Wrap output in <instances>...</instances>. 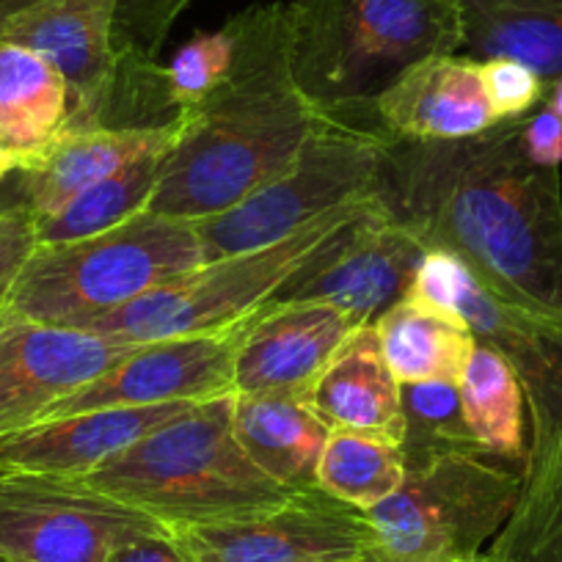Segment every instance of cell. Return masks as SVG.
I'll return each mask as SVG.
<instances>
[{"instance_id": "obj_2", "label": "cell", "mask_w": 562, "mask_h": 562, "mask_svg": "<svg viewBox=\"0 0 562 562\" xmlns=\"http://www.w3.org/2000/svg\"><path fill=\"white\" fill-rule=\"evenodd\" d=\"M232 64L196 108L180 113L149 213L199 221L224 213L288 171L326 116L293 72L288 3L251 7L226 23Z\"/></svg>"}, {"instance_id": "obj_39", "label": "cell", "mask_w": 562, "mask_h": 562, "mask_svg": "<svg viewBox=\"0 0 562 562\" xmlns=\"http://www.w3.org/2000/svg\"><path fill=\"white\" fill-rule=\"evenodd\" d=\"M7 182H3V186H7ZM3 186H0V213H3V210H7V207H12V204L25 202V199H23V186H20V175H18V180L12 182V188H9L7 193H3Z\"/></svg>"}, {"instance_id": "obj_27", "label": "cell", "mask_w": 562, "mask_h": 562, "mask_svg": "<svg viewBox=\"0 0 562 562\" xmlns=\"http://www.w3.org/2000/svg\"><path fill=\"white\" fill-rule=\"evenodd\" d=\"M166 155L169 149L133 160L116 175L105 177L102 182L69 199L61 210L36 221V243L47 246V243L80 240V237L100 235V232L113 229L133 215L144 213L160 182Z\"/></svg>"}, {"instance_id": "obj_19", "label": "cell", "mask_w": 562, "mask_h": 562, "mask_svg": "<svg viewBox=\"0 0 562 562\" xmlns=\"http://www.w3.org/2000/svg\"><path fill=\"white\" fill-rule=\"evenodd\" d=\"M182 119L158 127H89L64 133L50 149L20 171L23 199L34 221L61 210L69 199L116 175L149 153L171 149L180 138Z\"/></svg>"}, {"instance_id": "obj_31", "label": "cell", "mask_w": 562, "mask_h": 562, "mask_svg": "<svg viewBox=\"0 0 562 562\" xmlns=\"http://www.w3.org/2000/svg\"><path fill=\"white\" fill-rule=\"evenodd\" d=\"M188 3L191 0H119L111 25L116 69L155 67L171 23Z\"/></svg>"}, {"instance_id": "obj_30", "label": "cell", "mask_w": 562, "mask_h": 562, "mask_svg": "<svg viewBox=\"0 0 562 562\" xmlns=\"http://www.w3.org/2000/svg\"><path fill=\"white\" fill-rule=\"evenodd\" d=\"M232 64V34L229 29L196 34L180 47L164 69L166 91L177 116L196 108L215 86L226 78Z\"/></svg>"}, {"instance_id": "obj_21", "label": "cell", "mask_w": 562, "mask_h": 562, "mask_svg": "<svg viewBox=\"0 0 562 562\" xmlns=\"http://www.w3.org/2000/svg\"><path fill=\"white\" fill-rule=\"evenodd\" d=\"M232 428L254 467L281 488L293 494L317 488V461L331 428L310 400L235 392Z\"/></svg>"}, {"instance_id": "obj_8", "label": "cell", "mask_w": 562, "mask_h": 562, "mask_svg": "<svg viewBox=\"0 0 562 562\" xmlns=\"http://www.w3.org/2000/svg\"><path fill=\"white\" fill-rule=\"evenodd\" d=\"M389 138L326 113L288 171L224 213L193 221L204 262L270 246L342 204L372 196Z\"/></svg>"}, {"instance_id": "obj_35", "label": "cell", "mask_w": 562, "mask_h": 562, "mask_svg": "<svg viewBox=\"0 0 562 562\" xmlns=\"http://www.w3.org/2000/svg\"><path fill=\"white\" fill-rule=\"evenodd\" d=\"M108 562H193L186 546L180 543L175 532L164 529V532L138 535V538L127 540L119 546Z\"/></svg>"}, {"instance_id": "obj_14", "label": "cell", "mask_w": 562, "mask_h": 562, "mask_svg": "<svg viewBox=\"0 0 562 562\" xmlns=\"http://www.w3.org/2000/svg\"><path fill=\"white\" fill-rule=\"evenodd\" d=\"M130 348L83 328L0 312V436L40 422L53 403L94 381Z\"/></svg>"}, {"instance_id": "obj_3", "label": "cell", "mask_w": 562, "mask_h": 562, "mask_svg": "<svg viewBox=\"0 0 562 562\" xmlns=\"http://www.w3.org/2000/svg\"><path fill=\"white\" fill-rule=\"evenodd\" d=\"M235 392L191 405L86 474L91 488L169 532L265 513L293 491L259 472L232 428Z\"/></svg>"}, {"instance_id": "obj_11", "label": "cell", "mask_w": 562, "mask_h": 562, "mask_svg": "<svg viewBox=\"0 0 562 562\" xmlns=\"http://www.w3.org/2000/svg\"><path fill=\"white\" fill-rule=\"evenodd\" d=\"M251 317L207 334L133 345L94 381L47 408L42 419L97 408L204 403L235 392V359Z\"/></svg>"}, {"instance_id": "obj_22", "label": "cell", "mask_w": 562, "mask_h": 562, "mask_svg": "<svg viewBox=\"0 0 562 562\" xmlns=\"http://www.w3.org/2000/svg\"><path fill=\"white\" fill-rule=\"evenodd\" d=\"M67 124L64 75L31 47L0 42V144L18 153L29 169L67 133Z\"/></svg>"}, {"instance_id": "obj_5", "label": "cell", "mask_w": 562, "mask_h": 562, "mask_svg": "<svg viewBox=\"0 0 562 562\" xmlns=\"http://www.w3.org/2000/svg\"><path fill=\"white\" fill-rule=\"evenodd\" d=\"M202 262L193 221L144 210L100 235L36 246L3 312L80 328Z\"/></svg>"}, {"instance_id": "obj_40", "label": "cell", "mask_w": 562, "mask_h": 562, "mask_svg": "<svg viewBox=\"0 0 562 562\" xmlns=\"http://www.w3.org/2000/svg\"><path fill=\"white\" fill-rule=\"evenodd\" d=\"M356 562H392V560H389V557H386V554H383V551H381V549H378V546H375V543H372V546H370V549H367V551H364V554H361V557H359V560H356Z\"/></svg>"}, {"instance_id": "obj_25", "label": "cell", "mask_w": 562, "mask_h": 562, "mask_svg": "<svg viewBox=\"0 0 562 562\" xmlns=\"http://www.w3.org/2000/svg\"><path fill=\"white\" fill-rule=\"evenodd\" d=\"M488 554L496 562H562V441L527 445L521 494Z\"/></svg>"}, {"instance_id": "obj_16", "label": "cell", "mask_w": 562, "mask_h": 562, "mask_svg": "<svg viewBox=\"0 0 562 562\" xmlns=\"http://www.w3.org/2000/svg\"><path fill=\"white\" fill-rule=\"evenodd\" d=\"M350 328L353 323L328 304H265L243 334L235 392L306 397Z\"/></svg>"}, {"instance_id": "obj_24", "label": "cell", "mask_w": 562, "mask_h": 562, "mask_svg": "<svg viewBox=\"0 0 562 562\" xmlns=\"http://www.w3.org/2000/svg\"><path fill=\"white\" fill-rule=\"evenodd\" d=\"M383 359L397 383H461L477 345L461 317L403 299L375 323Z\"/></svg>"}, {"instance_id": "obj_26", "label": "cell", "mask_w": 562, "mask_h": 562, "mask_svg": "<svg viewBox=\"0 0 562 562\" xmlns=\"http://www.w3.org/2000/svg\"><path fill=\"white\" fill-rule=\"evenodd\" d=\"M458 392L474 441L507 461H527V400L505 356L483 342L474 345Z\"/></svg>"}, {"instance_id": "obj_20", "label": "cell", "mask_w": 562, "mask_h": 562, "mask_svg": "<svg viewBox=\"0 0 562 562\" xmlns=\"http://www.w3.org/2000/svg\"><path fill=\"white\" fill-rule=\"evenodd\" d=\"M306 400L331 430H353L403 445L400 383L383 359L375 326L350 328Z\"/></svg>"}, {"instance_id": "obj_36", "label": "cell", "mask_w": 562, "mask_h": 562, "mask_svg": "<svg viewBox=\"0 0 562 562\" xmlns=\"http://www.w3.org/2000/svg\"><path fill=\"white\" fill-rule=\"evenodd\" d=\"M42 0H0V31L7 29L12 20H18L20 14L31 12L34 7H40Z\"/></svg>"}, {"instance_id": "obj_4", "label": "cell", "mask_w": 562, "mask_h": 562, "mask_svg": "<svg viewBox=\"0 0 562 562\" xmlns=\"http://www.w3.org/2000/svg\"><path fill=\"white\" fill-rule=\"evenodd\" d=\"M293 72L317 111L372 108L403 72L463 45L461 0H293Z\"/></svg>"}, {"instance_id": "obj_37", "label": "cell", "mask_w": 562, "mask_h": 562, "mask_svg": "<svg viewBox=\"0 0 562 562\" xmlns=\"http://www.w3.org/2000/svg\"><path fill=\"white\" fill-rule=\"evenodd\" d=\"M23 169H25L23 158H20L18 153H12L9 147H3V144H0V186H3L7 180H12V177L20 175Z\"/></svg>"}, {"instance_id": "obj_10", "label": "cell", "mask_w": 562, "mask_h": 562, "mask_svg": "<svg viewBox=\"0 0 562 562\" xmlns=\"http://www.w3.org/2000/svg\"><path fill=\"white\" fill-rule=\"evenodd\" d=\"M149 518L78 477L0 474V562H108Z\"/></svg>"}, {"instance_id": "obj_38", "label": "cell", "mask_w": 562, "mask_h": 562, "mask_svg": "<svg viewBox=\"0 0 562 562\" xmlns=\"http://www.w3.org/2000/svg\"><path fill=\"white\" fill-rule=\"evenodd\" d=\"M546 108H549V111H554L557 116L562 119V75L546 86Z\"/></svg>"}, {"instance_id": "obj_7", "label": "cell", "mask_w": 562, "mask_h": 562, "mask_svg": "<svg viewBox=\"0 0 562 562\" xmlns=\"http://www.w3.org/2000/svg\"><path fill=\"white\" fill-rule=\"evenodd\" d=\"M524 463L483 447L405 463L400 488L367 510L392 562H469L499 535L521 494Z\"/></svg>"}, {"instance_id": "obj_9", "label": "cell", "mask_w": 562, "mask_h": 562, "mask_svg": "<svg viewBox=\"0 0 562 562\" xmlns=\"http://www.w3.org/2000/svg\"><path fill=\"white\" fill-rule=\"evenodd\" d=\"M405 299L461 317L477 342L505 356L527 400L529 445L562 441V317L510 304L447 251L425 254Z\"/></svg>"}, {"instance_id": "obj_32", "label": "cell", "mask_w": 562, "mask_h": 562, "mask_svg": "<svg viewBox=\"0 0 562 562\" xmlns=\"http://www.w3.org/2000/svg\"><path fill=\"white\" fill-rule=\"evenodd\" d=\"M480 72H483L485 94L499 122L527 116L543 100L546 86H549L535 69L513 58H485L480 61Z\"/></svg>"}, {"instance_id": "obj_28", "label": "cell", "mask_w": 562, "mask_h": 562, "mask_svg": "<svg viewBox=\"0 0 562 562\" xmlns=\"http://www.w3.org/2000/svg\"><path fill=\"white\" fill-rule=\"evenodd\" d=\"M403 477L400 445L353 430H331L317 461V488L361 513L389 499Z\"/></svg>"}, {"instance_id": "obj_17", "label": "cell", "mask_w": 562, "mask_h": 562, "mask_svg": "<svg viewBox=\"0 0 562 562\" xmlns=\"http://www.w3.org/2000/svg\"><path fill=\"white\" fill-rule=\"evenodd\" d=\"M196 403L97 408L40 419L0 436V474L86 477L140 436Z\"/></svg>"}, {"instance_id": "obj_12", "label": "cell", "mask_w": 562, "mask_h": 562, "mask_svg": "<svg viewBox=\"0 0 562 562\" xmlns=\"http://www.w3.org/2000/svg\"><path fill=\"white\" fill-rule=\"evenodd\" d=\"M175 535L193 562H356L375 543L367 513L321 488L265 513Z\"/></svg>"}, {"instance_id": "obj_6", "label": "cell", "mask_w": 562, "mask_h": 562, "mask_svg": "<svg viewBox=\"0 0 562 562\" xmlns=\"http://www.w3.org/2000/svg\"><path fill=\"white\" fill-rule=\"evenodd\" d=\"M372 207L375 193L342 204L270 246L202 262L144 293L133 304L91 317L80 328L119 342L144 345L235 326L270 304L295 273L339 246Z\"/></svg>"}, {"instance_id": "obj_23", "label": "cell", "mask_w": 562, "mask_h": 562, "mask_svg": "<svg viewBox=\"0 0 562 562\" xmlns=\"http://www.w3.org/2000/svg\"><path fill=\"white\" fill-rule=\"evenodd\" d=\"M461 56L513 58L546 83L562 75V0H461Z\"/></svg>"}, {"instance_id": "obj_34", "label": "cell", "mask_w": 562, "mask_h": 562, "mask_svg": "<svg viewBox=\"0 0 562 562\" xmlns=\"http://www.w3.org/2000/svg\"><path fill=\"white\" fill-rule=\"evenodd\" d=\"M524 149L529 160L546 169L562 166V119L543 108L535 116H524Z\"/></svg>"}, {"instance_id": "obj_1", "label": "cell", "mask_w": 562, "mask_h": 562, "mask_svg": "<svg viewBox=\"0 0 562 562\" xmlns=\"http://www.w3.org/2000/svg\"><path fill=\"white\" fill-rule=\"evenodd\" d=\"M381 207L505 301L562 317L560 169L529 160L524 116L456 140L389 138Z\"/></svg>"}, {"instance_id": "obj_15", "label": "cell", "mask_w": 562, "mask_h": 562, "mask_svg": "<svg viewBox=\"0 0 562 562\" xmlns=\"http://www.w3.org/2000/svg\"><path fill=\"white\" fill-rule=\"evenodd\" d=\"M119 0H42L0 31V42H14L45 56L69 86L72 130L102 127L111 108L116 61L111 25Z\"/></svg>"}, {"instance_id": "obj_29", "label": "cell", "mask_w": 562, "mask_h": 562, "mask_svg": "<svg viewBox=\"0 0 562 562\" xmlns=\"http://www.w3.org/2000/svg\"><path fill=\"white\" fill-rule=\"evenodd\" d=\"M400 400L405 422L400 450L405 463L480 447L463 416L458 383H403Z\"/></svg>"}, {"instance_id": "obj_33", "label": "cell", "mask_w": 562, "mask_h": 562, "mask_svg": "<svg viewBox=\"0 0 562 562\" xmlns=\"http://www.w3.org/2000/svg\"><path fill=\"white\" fill-rule=\"evenodd\" d=\"M36 221L29 204L18 202L0 213V312L7 306L14 281L23 273L25 262L34 254Z\"/></svg>"}, {"instance_id": "obj_18", "label": "cell", "mask_w": 562, "mask_h": 562, "mask_svg": "<svg viewBox=\"0 0 562 562\" xmlns=\"http://www.w3.org/2000/svg\"><path fill=\"white\" fill-rule=\"evenodd\" d=\"M372 111L383 133L405 140L472 138L499 122L485 94L480 61L461 53L411 67L372 102Z\"/></svg>"}, {"instance_id": "obj_13", "label": "cell", "mask_w": 562, "mask_h": 562, "mask_svg": "<svg viewBox=\"0 0 562 562\" xmlns=\"http://www.w3.org/2000/svg\"><path fill=\"white\" fill-rule=\"evenodd\" d=\"M428 248L381 202L348 232L339 246L290 279L270 304L315 301L342 312L353 326H375L394 304L408 295Z\"/></svg>"}, {"instance_id": "obj_41", "label": "cell", "mask_w": 562, "mask_h": 562, "mask_svg": "<svg viewBox=\"0 0 562 562\" xmlns=\"http://www.w3.org/2000/svg\"><path fill=\"white\" fill-rule=\"evenodd\" d=\"M469 562H496V560H494V557L488 554V551H483V554L474 557V560H469Z\"/></svg>"}]
</instances>
